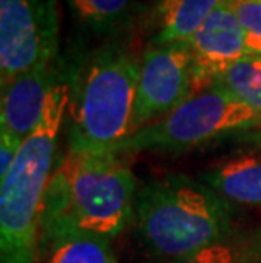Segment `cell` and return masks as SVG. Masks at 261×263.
Instances as JSON below:
<instances>
[{"mask_svg":"<svg viewBox=\"0 0 261 263\" xmlns=\"http://www.w3.org/2000/svg\"><path fill=\"white\" fill-rule=\"evenodd\" d=\"M136 194V177L121 155L68 149L44 197L39 253L71 233L119 236L134 216Z\"/></svg>","mask_w":261,"mask_h":263,"instance_id":"obj_1","label":"cell"},{"mask_svg":"<svg viewBox=\"0 0 261 263\" xmlns=\"http://www.w3.org/2000/svg\"><path fill=\"white\" fill-rule=\"evenodd\" d=\"M232 216L229 200L202 180L170 173L137 189L132 222L144 250L171 261L231 236Z\"/></svg>","mask_w":261,"mask_h":263,"instance_id":"obj_2","label":"cell"},{"mask_svg":"<svg viewBox=\"0 0 261 263\" xmlns=\"http://www.w3.org/2000/svg\"><path fill=\"white\" fill-rule=\"evenodd\" d=\"M71 100L58 82L48 97L39 124L24 139L12 168L0 183V263H36L41 214L54 172L58 139Z\"/></svg>","mask_w":261,"mask_h":263,"instance_id":"obj_3","label":"cell"},{"mask_svg":"<svg viewBox=\"0 0 261 263\" xmlns=\"http://www.w3.org/2000/svg\"><path fill=\"white\" fill-rule=\"evenodd\" d=\"M141 61L107 46L88 60L70 100L68 149L112 153L132 133Z\"/></svg>","mask_w":261,"mask_h":263,"instance_id":"obj_4","label":"cell"},{"mask_svg":"<svg viewBox=\"0 0 261 263\" xmlns=\"http://www.w3.org/2000/svg\"><path fill=\"white\" fill-rule=\"evenodd\" d=\"M261 127V114L217 85L193 93L173 112L131 134L112 153L141 149L183 151L212 139Z\"/></svg>","mask_w":261,"mask_h":263,"instance_id":"obj_5","label":"cell"},{"mask_svg":"<svg viewBox=\"0 0 261 263\" xmlns=\"http://www.w3.org/2000/svg\"><path fill=\"white\" fill-rule=\"evenodd\" d=\"M59 43L56 0H0V83L51 66Z\"/></svg>","mask_w":261,"mask_h":263,"instance_id":"obj_6","label":"cell"},{"mask_svg":"<svg viewBox=\"0 0 261 263\" xmlns=\"http://www.w3.org/2000/svg\"><path fill=\"white\" fill-rule=\"evenodd\" d=\"M193 93V61L185 44L151 46L141 60L132 131L163 119Z\"/></svg>","mask_w":261,"mask_h":263,"instance_id":"obj_7","label":"cell"},{"mask_svg":"<svg viewBox=\"0 0 261 263\" xmlns=\"http://www.w3.org/2000/svg\"><path fill=\"white\" fill-rule=\"evenodd\" d=\"M183 44L192 54L195 93L210 87L231 65L249 54L241 22L226 0Z\"/></svg>","mask_w":261,"mask_h":263,"instance_id":"obj_8","label":"cell"},{"mask_svg":"<svg viewBox=\"0 0 261 263\" xmlns=\"http://www.w3.org/2000/svg\"><path fill=\"white\" fill-rule=\"evenodd\" d=\"M56 83L53 66H43L2 85L0 133L24 141L39 124L48 97Z\"/></svg>","mask_w":261,"mask_h":263,"instance_id":"obj_9","label":"cell"},{"mask_svg":"<svg viewBox=\"0 0 261 263\" xmlns=\"http://www.w3.org/2000/svg\"><path fill=\"white\" fill-rule=\"evenodd\" d=\"M200 180L229 202L261 207V153H243L220 160Z\"/></svg>","mask_w":261,"mask_h":263,"instance_id":"obj_10","label":"cell"},{"mask_svg":"<svg viewBox=\"0 0 261 263\" xmlns=\"http://www.w3.org/2000/svg\"><path fill=\"white\" fill-rule=\"evenodd\" d=\"M224 0H158L153 46L187 43Z\"/></svg>","mask_w":261,"mask_h":263,"instance_id":"obj_11","label":"cell"},{"mask_svg":"<svg viewBox=\"0 0 261 263\" xmlns=\"http://www.w3.org/2000/svg\"><path fill=\"white\" fill-rule=\"evenodd\" d=\"M168 263H261V226L234 231L219 243Z\"/></svg>","mask_w":261,"mask_h":263,"instance_id":"obj_12","label":"cell"},{"mask_svg":"<svg viewBox=\"0 0 261 263\" xmlns=\"http://www.w3.org/2000/svg\"><path fill=\"white\" fill-rule=\"evenodd\" d=\"M43 251H49V263H117L110 239L88 233L59 236Z\"/></svg>","mask_w":261,"mask_h":263,"instance_id":"obj_13","label":"cell"},{"mask_svg":"<svg viewBox=\"0 0 261 263\" xmlns=\"http://www.w3.org/2000/svg\"><path fill=\"white\" fill-rule=\"evenodd\" d=\"M212 85L229 92L248 107L261 114V57L248 54L236 61Z\"/></svg>","mask_w":261,"mask_h":263,"instance_id":"obj_14","label":"cell"},{"mask_svg":"<svg viewBox=\"0 0 261 263\" xmlns=\"http://www.w3.org/2000/svg\"><path fill=\"white\" fill-rule=\"evenodd\" d=\"M73 15L95 31H110L126 22L136 0H66Z\"/></svg>","mask_w":261,"mask_h":263,"instance_id":"obj_15","label":"cell"},{"mask_svg":"<svg viewBox=\"0 0 261 263\" xmlns=\"http://www.w3.org/2000/svg\"><path fill=\"white\" fill-rule=\"evenodd\" d=\"M241 22L249 54L261 57V0H226Z\"/></svg>","mask_w":261,"mask_h":263,"instance_id":"obj_16","label":"cell"},{"mask_svg":"<svg viewBox=\"0 0 261 263\" xmlns=\"http://www.w3.org/2000/svg\"><path fill=\"white\" fill-rule=\"evenodd\" d=\"M22 143L24 141L10 136L7 133H0V180L12 168Z\"/></svg>","mask_w":261,"mask_h":263,"instance_id":"obj_17","label":"cell"}]
</instances>
